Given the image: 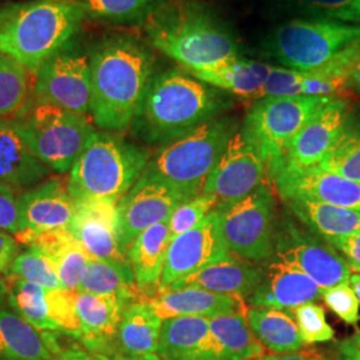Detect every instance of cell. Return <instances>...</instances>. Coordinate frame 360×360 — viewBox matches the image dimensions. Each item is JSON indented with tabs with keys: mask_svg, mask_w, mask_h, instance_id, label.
I'll list each match as a JSON object with an SVG mask.
<instances>
[{
	"mask_svg": "<svg viewBox=\"0 0 360 360\" xmlns=\"http://www.w3.org/2000/svg\"><path fill=\"white\" fill-rule=\"evenodd\" d=\"M84 18L75 0H26L0 4V52L35 75L77 35Z\"/></svg>",
	"mask_w": 360,
	"mask_h": 360,
	"instance_id": "277c9868",
	"label": "cell"
},
{
	"mask_svg": "<svg viewBox=\"0 0 360 360\" xmlns=\"http://www.w3.org/2000/svg\"><path fill=\"white\" fill-rule=\"evenodd\" d=\"M30 72L0 52V117H13L30 98Z\"/></svg>",
	"mask_w": 360,
	"mask_h": 360,
	"instance_id": "ab89813d",
	"label": "cell"
},
{
	"mask_svg": "<svg viewBox=\"0 0 360 360\" xmlns=\"http://www.w3.org/2000/svg\"><path fill=\"white\" fill-rule=\"evenodd\" d=\"M358 40V25L297 16L271 30L262 40L260 56L275 67L309 71Z\"/></svg>",
	"mask_w": 360,
	"mask_h": 360,
	"instance_id": "ba28073f",
	"label": "cell"
},
{
	"mask_svg": "<svg viewBox=\"0 0 360 360\" xmlns=\"http://www.w3.org/2000/svg\"><path fill=\"white\" fill-rule=\"evenodd\" d=\"M10 119L31 153L59 175L70 172L96 131L89 116L41 102L32 95Z\"/></svg>",
	"mask_w": 360,
	"mask_h": 360,
	"instance_id": "52a82bcc",
	"label": "cell"
},
{
	"mask_svg": "<svg viewBox=\"0 0 360 360\" xmlns=\"http://www.w3.org/2000/svg\"><path fill=\"white\" fill-rule=\"evenodd\" d=\"M217 206V196L210 193H200L191 200L180 205L168 219L171 239L193 230Z\"/></svg>",
	"mask_w": 360,
	"mask_h": 360,
	"instance_id": "7bdbcfd3",
	"label": "cell"
},
{
	"mask_svg": "<svg viewBox=\"0 0 360 360\" xmlns=\"http://www.w3.org/2000/svg\"><path fill=\"white\" fill-rule=\"evenodd\" d=\"M11 264L7 276H15L23 281L39 284L46 290H62L63 285L52 267L50 260L32 245H25Z\"/></svg>",
	"mask_w": 360,
	"mask_h": 360,
	"instance_id": "60d3db41",
	"label": "cell"
},
{
	"mask_svg": "<svg viewBox=\"0 0 360 360\" xmlns=\"http://www.w3.org/2000/svg\"><path fill=\"white\" fill-rule=\"evenodd\" d=\"M151 158L150 151L120 134L95 131L67 176L74 200L114 199L129 193Z\"/></svg>",
	"mask_w": 360,
	"mask_h": 360,
	"instance_id": "8992f818",
	"label": "cell"
},
{
	"mask_svg": "<svg viewBox=\"0 0 360 360\" xmlns=\"http://www.w3.org/2000/svg\"><path fill=\"white\" fill-rule=\"evenodd\" d=\"M84 16L114 25H136L167 0H75Z\"/></svg>",
	"mask_w": 360,
	"mask_h": 360,
	"instance_id": "8d00e7d4",
	"label": "cell"
},
{
	"mask_svg": "<svg viewBox=\"0 0 360 360\" xmlns=\"http://www.w3.org/2000/svg\"><path fill=\"white\" fill-rule=\"evenodd\" d=\"M284 200L309 199L360 211V183L346 179L321 166L295 167L282 165L269 172Z\"/></svg>",
	"mask_w": 360,
	"mask_h": 360,
	"instance_id": "2e32d148",
	"label": "cell"
},
{
	"mask_svg": "<svg viewBox=\"0 0 360 360\" xmlns=\"http://www.w3.org/2000/svg\"><path fill=\"white\" fill-rule=\"evenodd\" d=\"M19 190L13 186L0 183V229L19 236L25 232V227L19 211Z\"/></svg>",
	"mask_w": 360,
	"mask_h": 360,
	"instance_id": "7dc6e473",
	"label": "cell"
},
{
	"mask_svg": "<svg viewBox=\"0 0 360 360\" xmlns=\"http://www.w3.org/2000/svg\"><path fill=\"white\" fill-rule=\"evenodd\" d=\"M20 251V243L13 233L0 229V275H8L11 264Z\"/></svg>",
	"mask_w": 360,
	"mask_h": 360,
	"instance_id": "681fc988",
	"label": "cell"
},
{
	"mask_svg": "<svg viewBox=\"0 0 360 360\" xmlns=\"http://www.w3.org/2000/svg\"><path fill=\"white\" fill-rule=\"evenodd\" d=\"M240 124L235 116L220 115L193 132L166 144L150 158L136 183H159L191 200L202 193Z\"/></svg>",
	"mask_w": 360,
	"mask_h": 360,
	"instance_id": "5b68a950",
	"label": "cell"
},
{
	"mask_svg": "<svg viewBox=\"0 0 360 360\" xmlns=\"http://www.w3.org/2000/svg\"><path fill=\"white\" fill-rule=\"evenodd\" d=\"M162 324L163 319L147 302L129 304L116 334V356L136 359L158 356Z\"/></svg>",
	"mask_w": 360,
	"mask_h": 360,
	"instance_id": "f1b7e54d",
	"label": "cell"
},
{
	"mask_svg": "<svg viewBox=\"0 0 360 360\" xmlns=\"http://www.w3.org/2000/svg\"><path fill=\"white\" fill-rule=\"evenodd\" d=\"M77 292L70 290H47V300L53 322L59 328V334L74 340L79 339L80 324L77 312Z\"/></svg>",
	"mask_w": 360,
	"mask_h": 360,
	"instance_id": "ee69618b",
	"label": "cell"
},
{
	"mask_svg": "<svg viewBox=\"0 0 360 360\" xmlns=\"http://www.w3.org/2000/svg\"><path fill=\"white\" fill-rule=\"evenodd\" d=\"M318 166L360 183V122L351 114L340 136Z\"/></svg>",
	"mask_w": 360,
	"mask_h": 360,
	"instance_id": "74e56055",
	"label": "cell"
},
{
	"mask_svg": "<svg viewBox=\"0 0 360 360\" xmlns=\"http://www.w3.org/2000/svg\"><path fill=\"white\" fill-rule=\"evenodd\" d=\"M360 56V40L338 53L326 65L309 71L272 67L270 77L257 98L269 96H330L346 90L348 72Z\"/></svg>",
	"mask_w": 360,
	"mask_h": 360,
	"instance_id": "9a60e30c",
	"label": "cell"
},
{
	"mask_svg": "<svg viewBox=\"0 0 360 360\" xmlns=\"http://www.w3.org/2000/svg\"><path fill=\"white\" fill-rule=\"evenodd\" d=\"M267 175L259 146L240 127L207 178L202 193L217 196L218 206H230L263 186Z\"/></svg>",
	"mask_w": 360,
	"mask_h": 360,
	"instance_id": "8fae6325",
	"label": "cell"
},
{
	"mask_svg": "<svg viewBox=\"0 0 360 360\" xmlns=\"http://www.w3.org/2000/svg\"><path fill=\"white\" fill-rule=\"evenodd\" d=\"M322 299L326 306L342 321L348 324L359 322V299L349 284H339L323 290Z\"/></svg>",
	"mask_w": 360,
	"mask_h": 360,
	"instance_id": "f6af8a7d",
	"label": "cell"
},
{
	"mask_svg": "<svg viewBox=\"0 0 360 360\" xmlns=\"http://www.w3.org/2000/svg\"><path fill=\"white\" fill-rule=\"evenodd\" d=\"M129 303L114 295L77 292L80 324L77 342L91 351L116 356V334L122 315Z\"/></svg>",
	"mask_w": 360,
	"mask_h": 360,
	"instance_id": "7402d4cb",
	"label": "cell"
},
{
	"mask_svg": "<svg viewBox=\"0 0 360 360\" xmlns=\"http://www.w3.org/2000/svg\"><path fill=\"white\" fill-rule=\"evenodd\" d=\"M291 314L304 345L324 343L334 339V330L327 323L324 309L315 302L291 309Z\"/></svg>",
	"mask_w": 360,
	"mask_h": 360,
	"instance_id": "b9f144b4",
	"label": "cell"
},
{
	"mask_svg": "<svg viewBox=\"0 0 360 360\" xmlns=\"http://www.w3.org/2000/svg\"><path fill=\"white\" fill-rule=\"evenodd\" d=\"M35 99L60 108L90 115L91 70L89 53H55L35 72L32 94Z\"/></svg>",
	"mask_w": 360,
	"mask_h": 360,
	"instance_id": "7c38bea8",
	"label": "cell"
},
{
	"mask_svg": "<svg viewBox=\"0 0 360 360\" xmlns=\"http://www.w3.org/2000/svg\"><path fill=\"white\" fill-rule=\"evenodd\" d=\"M327 243L333 245L335 250L340 251L346 257L349 270H355L360 267V231L355 232L346 238L330 240Z\"/></svg>",
	"mask_w": 360,
	"mask_h": 360,
	"instance_id": "c3c4849f",
	"label": "cell"
},
{
	"mask_svg": "<svg viewBox=\"0 0 360 360\" xmlns=\"http://www.w3.org/2000/svg\"><path fill=\"white\" fill-rule=\"evenodd\" d=\"M210 335V318L176 316L163 321L158 358L195 360Z\"/></svg>",
	"mask_w": 360,
	"mask_h": 360,
	"instance_id": "1f68e13d",
	"label": "cell"
},
{
	"mask_svg": "<svg viewBox=\"0 0 360 360\" xmlns=\"http://www.w3.org/2000/svg\"><path fill=\"white\" fill-rule=\"evenodd\" d=\"M355 272H358V274H360V267H358V269H355Z\"/></svg>",
	"mask_w": 360,
	"mask_h": 360,
	"instance_id": "6f0895ef",
	"label": "cell"
},
{
	"mask_svg": "<svg viewBox=\"0 0 360 360\" xmlns=\"http://www.w3.org/2000/svg\"><path fill=\"white\" fill-rule=\"evenodd\" d=\"M0 360H52L43 333L10 307L0 309Z\"/></svg>",
	"mask_w": 360,
	"mask_h": 360,
	"instance_id": "4dcf8cb0",
	"label": "cell"
},
{
	"mask_svg": "<svg viewBox=\"0 0 360 360\" xmlns=\"http://www.w3.org/2000/svg\"><path fill=\"white\" fill-rule=\"evenodd\" d=\"M245 321L257 340L274 354H290L303 349L294 318L281 309L250 307Z\"/></svg>",
	"mask_w": 360,
	"mask_h": 360,
	"instance_id": "d6a6232c",
	"label": "cell"
},
{
	"mask_svg": "<svg viewBox=\"0 0 360 360\" xmlns=\"http://www.w3.org/2000/svg\"><path fill=\"white\" fill-rule=\"evenodd\" d=\"M287 205L296 218L326 242L360 231V211L309 199H291Z\"/></svg>",
	"mask_w": 360,
	"mask_h": 360,
	"instance_id": "f546056e",
	"label": "cell"
},
{
	"mask_svg": "<svg viewBox=\"0 0 360 360\" xmlns=\"http://www.w3.org/2000/svg\"><path fill=\"white\" fill-rule=\"evenodd\" d=\"M349 285L351 288L354 290L355 295L358 296L360 302V274L355 272V274H351V278H349Z\"/></svg>",
	"mask_w": 360,
	"mask_h": 360,
	"instance_id": "11a10c76",
	"label": "cell"
},
{
	"mask_svg": "<svg viewBox=\"0 0 360 360\" xmlns=\"http://www.w3.org/2000/svg\"><path fill=\"white\" fill-rule=\"evenodd\" d=\"M262 360H326L315 351H296L290 354H272L266 355Z\"/></svg>",
	"mask_w": 360,
	"mask_h": 360,
	"instance_id": "816d5d0a",
	"label": "cell"
},
{
	"mask_svg": "<svg viewBox=\"0 0 360 360\" xmlns=\"http://www.w3.org/2000/svg\"><path fill=\"white\" fill-rule=\"evenodd\" d=\"M18 203L25 232L31 233L68 230L77 214V202L67 190V180L60 176L51 175L22 190Z\"/></svg>",
	"mask_w": 360,
	"mask_h": 360,
	"instance_id": "ffe728a7",
	"label": "cell"
},
{
	"mask_svg": "<svg viewBox=\"0 0 360 360\" xmlns=\"http://www.w3.org/2000/svg\"><path fill=\"white\" fill-rule=\"evenodd\" d=\"M171 242L168 220L141 232L127 251L129 267L143 295V302L160 291V278Z\"/></svg>",
	"mask_w": 360,
	"mask_h": 360,
	"instance_id": "484cf974",
	"label": "cell"
},
{
	"mask_svg": "<svg viewBox=\"0 0 360 360\" xmlns=\"http://www.w3.org/2000/svg\"><path fill=\"white\" fill-rule=\"evenodd\" d=\"M263 276L264 267H259L257 263L233 255L195 272L168 288L195 287L217 294L239 295L248 299L263 281Z\"/></svg>",
	"mask_w": 360,
	"mask_h": 360,
	"instance_id": "d4e9b609",
	"label": "cell"
},
{
	"mask_svg": "<svg viewBox=\"0 0 360 360\" xmlns=\"http://www.w3.org/2000/svg\"><path fill=\"white\" fill-rule=\"evenodd\" d=\"M322 294V287L307 274L274 257L264 263L263 281L248 297V303L251 307L291 311L316 302Z\"/></svg>",
	"mask_w": 360,
	"mask_h": 360,
	"instance_id": "44dd1931",
	"label": "cell"
},
{
	"mask_svg": "<svg viewBox=\"0 0 360 360\" xmlns=\"http://www.w3.org/2000/svg\"><path fill=\"white\" fill-rule=\"evenodd\" d=\"M8 307L40 333H59L50 314L47 290L15 276H6Z\"/></svg>",
	"mask_w": 360,
	"mask_h": 360,
	"instance_id": "d590c367",
	"label": "cell"
},
{
	"mask_svg": "<svg viewBox=\"0 0 360 360\" xmlns=\"http://www.w3.org/2000/svg\"><path fill=\"white\" fill-rule=\"evenodd\" d=\"M116 360H160L158 356L154 358H142V359H136V358H124V356H115Z\"/></svg>",
	"mask_w": 360,
	"mask_h": 360,
	"instance_id": "9f6ffc18",
	"label": "cell"
},
{
	"mask_svg": "<svg viewBox=\"0 0 360 360\" xmlns=\"http://www.w3.org/2000/svg\"><path fill=\"white\" fill-rule=\"evenodd\" d=\"M349 114L351 107L347 99L334 98L312 116L291 139L282 162L275 167L282 165L295 167L319 165L345 129Z\"/></svg>",
	"mask_w": 360,
	"mask_h": 360,
	"instance_id": "d6986e66",
	"label": "cell"
},
{
	"mask_svg": "<svg viewBox=\"0 0 360 360\" xmlns=\"http://www.w3.org/2000/svg\"><path fill=\"white\" fill-rule=\"evenodd\" d=\"M52 175L22 141L10 117H0V183L22 191Z\"/></svg>",
	"mask_w": 360,
	"mask_h": 360,
	"instance_id": "4316f807",
	"label": "cell"
},
{
	"mask_svg": "<svg viewBox=\"0 0 360 360\" xmlns=\"http://www.w3.org/2000/svg\"><path fill=\"white\" fill-rule=\"evenodd\" d=\"M275 257L307 274L323 290L349 284L351 270L346 259L322 238L300 231L294 224L276 227Z\"/></svg>",
	"mask_w": 360,
	"mask_h": 360,
	"instance_id": "4fadbf2b",
	"label": "cell"
},
{
	"mask_svg": "<svg viewBox=\"0 0 360 360\" xmlns=\"http://www.w3.org/2000/svg\"><path fill=\"white\" fill-rule=\"evenodd\" d=\"M334 360H360V331L335 346Z\"/></svg>",
	"mask_w": 360,
	"mask_h": 360,
	"instance_id": "f907efd6",
	"label": "cell"
},
{
	"mask_svg": "<svg viewBox=\"0 0 360 360\" xmlns=\"http://www.w3.org/2000/svg\"><path fill=\"white\" fill-rule=\"evenodd\" d=\"M299 18L333 20L360 26V0H276Z\"/></svg>",
	"mask_w": 360,
	"mask_h": 360,
	"instance_id": "f35d334b",
	"label": "cell"
},
{
	"mask_svg": "<svg viewBox=\"0 0 360 360\" xmlns=\"http://www.w3.org/2000/svg\"><path fill=\"white\" fill-rule=\"evenodd\" d=\"M7 291H8V284H7L6 278H0V309L8 307Z\"/></svg>",
	"mask_w": 360,
	"mask_h": 360,
	"instance_id": "db71d44e",
	"label": "cell"
},
{
	"mask_svg": "<svg viewBox=\"0 0 360 360\" xmlns=\"http://www.w3.org/2000/svg\"><path fill=\"white\" fill-rule=\"evenodd\" d=\"M80 292L114 295L127 303L143 302L129 263H116L91 257L82 278Z\"/></svg>",
	"mask_w": 360,
	"mask_h": 360,
	"instance_id": "836d02e7",
	"label": "cell"
},
{
	"mask_svg": "<svg viewBox=\"0 0 360 360\" xmlns=\"http://www.w3.org/2000/svg\"><path fill=\"white\" fill-rule=\"evenodd\" d=\"M219 229L226 247L252 263H267L275 255L276 215L271 184L264 183L245 199L217 206Z\"/></svg>",
	"mask_w": 360,
	"mask_h": 360,
	"instance_id": "9c48e42d",
	"label": "cell"
},
{
	"mask_svg": "<svg viewBox=\"0 0 360 360\" xmlns=\"http://www.w3.org/2000/svg\"><path fill=\"white\" fill-rule=\"evenodd\" d=\"M186 200L180 193L159 183H135L117 202L120 243L127 254L141 232L168 220Z\"/></svg>",
	"mask_w": 360,
	"mask_h": 360,
	"instance_id": "ac0fdd59",
	"label": "cell"
},
{
	"mask_svg": "<svg viewBox=\"0 0 360 360\" xmlns=\"http://www.w3.org/2000/svg\"><path fill=\"white\" fill-rule=\"evenodd\" d=\"M272 67L270 63L239 56L206 68L184 70L196 79L226 91L235 98L255 102L270 77Z\"/></svg>",
	"mask_w": 360,
	"mask_h": 360,
	"instance_id": "83f0119b",
	"label": "cell"
},
{
	"mask_svg": "<svg viewBox=\"0 0 360 360\" xmlns=\"http://www.w3.org/2000/svg\"><path fill=\"white\" fill-rule=\"evenodd\" d=\"M232 257L233 254L223 242L215 207L193 230L171 239L160 278V291L198 271Z\"/></svg>",
	"mask_w": 360,
	"mask_h": 360,
	"instance_id": "5bb4252c",
	"label": "cell"
},
{
	"mask_svg": "<svg viewBox=\"0 0 360 360\" xmlns=\"http://www.w3.org/2000/svg\"><path fill=\"white\" fill-rule=\"evenodd\" d=\"M144 32L155 50L186 70L242 56L233 30L202 0H167L144 22Z\"/></svg>",
	"mask_w": 360,
	"mask_h": 360,
	"instance_id": "3957f363",
	"label": "cell"
},
{
	"mask_svg": "<svg viewBox=\"0 0 360 360\" xmlns=\"http://www.w3.org/2000/svg\"><path fill=\"white\" fill-rule=\"evenodd\" d=\"M346 90L351 91L356 95H360V56L348 72Z\"/></svg>",
	"mask_w": 360,
	"mask_h": 360,
	"instance_id": "f5cc1de1",
	"label": "cell"
},
{
	"mask_svg": "<svg viewBox=\"0 0 360 360\" xmlns=\"http://www.w3.org/2000/svg\"><path fill=\"white\" fill-rule=\"evenodd\" d=\"M233 104L231 94L196 79L181 67L167 68L155 72L129 129L139 142L160 148L224 115Z\"/></svg>",
	"mask_w": 360,
	"mask_h": 360,
	"instance_id": "6da1fadb",
	"label": "cell"
},
{
	"mask_svg": "<svg viewBox=\"0 0 360 360\" xmlns=\"http://www.w3.org/2000/svg\"><path fill=\"white\" fill-rule=\"evenodd\" d=\"M92 123L122 134L131 127L155 74L153 50L135 37L112 35L89 53Z\"/></svg>",
	"mask_w": 360,
	"mask_h": 360,
	"instance_id": "7a4b0ae2",
	"label": "cell"
},
{
	"mask_svg": "<svg viewBox=\"0 0 360 360\" xmlns=\"http://www.w3.org/2000/svg\"><path fill=\"white\" fill-rule=\"evenodd\" d=\"M165 321L176 316L214 318L229 314H245V297L229 294H217L195 287L166 288L146 300Z\"/></svg>",
	"mask_w": 360,
	"mask_h": 360,
	"instance_id": "603a6c76",
	"label": "cell"
},
{
	"mask_svg": "<svg viewBox=\"0 0 360 360\" xmlns=\"http://www.w3.org/2000/svg\"><path fill=\"white\" fill-rule=\"evenodd\" d=\"M25 245H32L50 260L65 290L80 292V283L91 257L68 230L43 233L23 232L18 236Z\"/></svg>",
	"mask_w": 360,
	"mask_h": 360,
	"instance_id": "cb8c5ba5",
	"label": "cell"
},
{
	"mask_svg": "<svg viewBox=\"0 0 360 360\" xmlns=\"http://www.w3.org/2000/svg\"><path fill=\"white\" fill-rule=\"evenodd\" d=\"M77 202V214L68 231L92 259L129 263L120 243L117 200L82 199Z\"/></svg>",
	"mask_w": 360,
	"mask_h": 360,
	"instance_id": "e0dca14e",
	"label": "cell"
},
{
	"mask_svg": "<svg viewBox=\"0 0 360 360\" xmlns=\"http://www.w3.org/2000/svg\"><path fill=\"white\" fill-rule=\"evenodd\" d=\"M210 333L230 360H262L266 348L252 334L245 314L210 318Z\"/></svg>",
	"mask_w": 360,
	"mask_h": 360,
	"instance_id": "e575fe53",
	"label": "cell"
},
{
	"mask_svg": "<svg viewBox=\"0 0 360 360\" xmlns=\"http://www.w3.org/2000/svg\"><path fill=\"white\" fill-rule=\"evenodd\" d=\"M333 99L330 96H269L252 103L242 129L259 146L269 171L282 162L285 148L296 134Z\"/></svg>",
	"mask_w": 360,
	"mask_h": 360,
	"instance_id": "30bf717a",
	"label": "cell"
},
{
	"mask_svg": "<svg viewBox=\"0 0 360 360\" xmlns=\"http://www.w3.org/2000/svg\"><path fill=\"white\" fill-rule=\"evenodd\" d=\"M43 335L51 351L52 360H116L114 356L91 351L71 338L70 342L65 343L59 333H43Z\"/></svg>",
	"mask_w": 360,
	"mask_h": 360,
	"instance_id": "bcb514c9",
	"label": "cell"
}]
</instances>
